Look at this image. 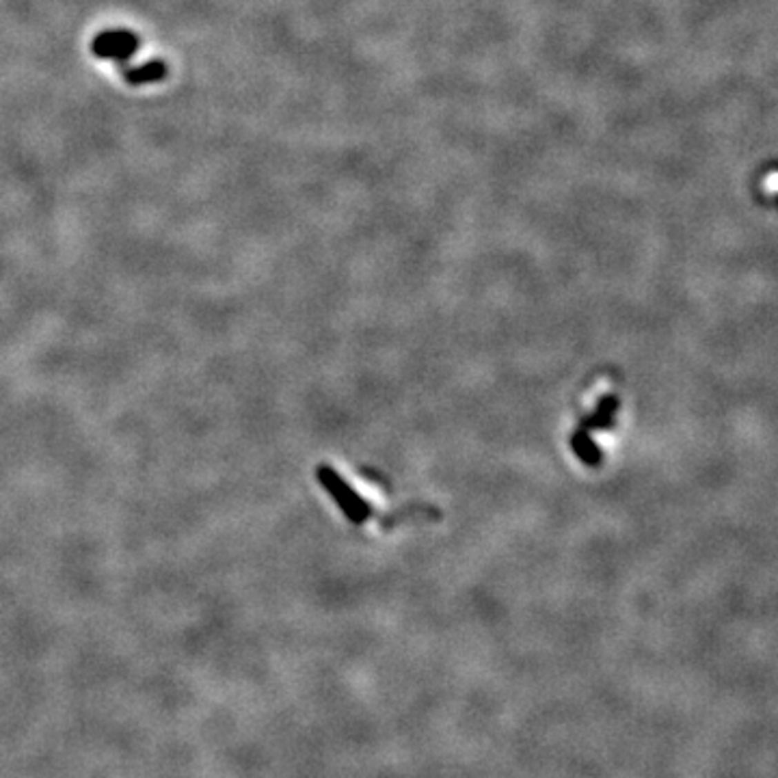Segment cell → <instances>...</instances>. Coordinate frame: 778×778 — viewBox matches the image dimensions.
Segmentation results:
<instances>
[{"label": "cell", "mask_w": 778, "mask_h": 778, "mask_svg": "<svg viewBox=\"0 0 778 778\" xmlns=\"http://www.w3.org/2000/svg\"><path fill=\"white\" fill-rule=\"evenodd\" d=\"M322 480L327 482V489H331L333 493H335V497L339 499V504H342L344 508H346V512L355 519V521H366V515L370 512V508H368V504H363V501L357 497L348 486L339 480L331 469L327 472V469H324L322 472Z\"/></svg>", "instance_id": "1"}]
</instances>
